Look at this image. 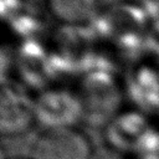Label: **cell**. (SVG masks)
Instances as JSON below:
<instances>
[{
    "instance_id": "cell-5",
    "label": "cell",
    "mask_w": 159,
    "mask_h": 159,
    "mask_svg": "<svg viewBox=\"0 0 159 159\" xmlns=\"http://www.w3.org/2000/svg\"><path fill=\"white\" fill-rule=\"evenodd\" d=\"M89 159H124L119 152H117L113 148H97L93 149L92 155Z\"/></svg>"
},
{
    "instance_id": "cell-3",
    "label": "cell",
    "mask_w": 159,
    "mask_h": 159,
    "mask_svg": "<svg viewBox=\"0 0 159 159\" xmlns=\"http://www.w3.org/2000/svg\"><path fill=\"white\" fill-rule=\"evenodd\" d=\"M36 120L34 103H30L12 91L2 89L0 101V129L5 135H17L26 132Z\"/></svg>"
},
{
    "instance_id": "cell-4",
    "label": "cell",
    "mask_w": 159,
    "mask_h": 159,
    "mask_svg": "<svg viewBox=\"0 0 159 159\" xmlns=\"http://www.w3.org/2000/svg\"><path fill=\"white\" fill-rule=\"evenodd\" d=\"M52 15L66 24H82L93 17L97 0H48Z\"/></svg>"
},
{
    "instance_id": "cell-1",
    "label": "cell",
    "mask_w": 159,
    "mask_h": 159,
    "mask_svg": "<svg viewBox=\"0 0 159 159\" xmlns=\"http://www.w3.org/2000/svg\"><path fill=\"white\" fill-rule=\"evenodd\" d=\"M92 147L75 128L43 129L34 140L30 159H89Z\"/></svg>"
},
{
    "instance_id": "cell-6",
    "label": "cell",
    "mask_w": 159,
    "mask_h": 159,
    "mask_svg": "<svg viewBox=\"0 0 159 159\" xmlns=\"http://www.w3.org/2000/svg\"><path fill=\"white\" fill-rule=\"evenodd\" d=\"M9 159H24V158H9Z\"/></svg>"
},
{
    "instance_id": "cell-2",
    "label": "cell",
    "mask_w": 159,
    "mask_h": 159,
    "mask_svg": "<svg viewBox=\"0 0 159 159\" xmlns=\"http://www.w3.org/2000/svg\"><path fill=\"white\" fill-rule=\"evenodd\" d=\"M35 117L45 129L73 128L81 118L80 101L67 92H46L34 103Z\"/></svg>"
}]
</instances>
